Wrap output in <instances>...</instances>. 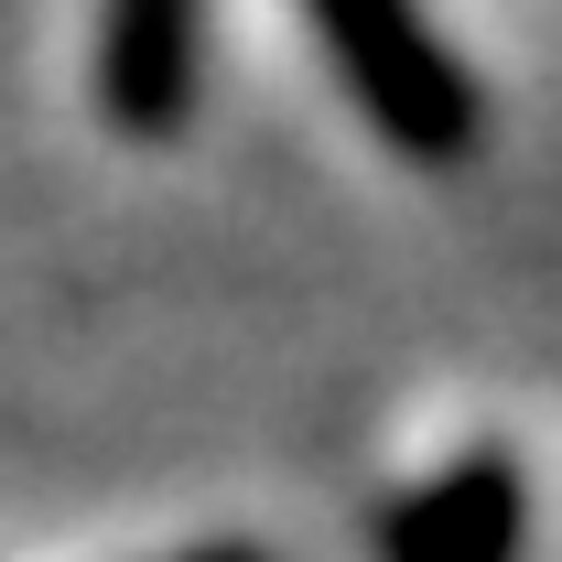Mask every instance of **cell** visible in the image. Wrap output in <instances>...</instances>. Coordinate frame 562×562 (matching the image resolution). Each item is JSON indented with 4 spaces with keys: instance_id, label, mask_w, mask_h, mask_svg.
<instances>
[{
    "instance_id": "4",
    "label": "cell",
    "mask_w": 562,
    "mask_h": 562,
    "mask_svg": "<svg viewBox=\"0 0 562 562\" xmlns=\"http://www.w3.org/2000/svg\"><path fill=\"white\" fill-rule=\"evenodd\" d=\"M184 562H271V552H249V541H206V552H184Z\"/></svg>"
},
{
    "instance_id": "2",
    "label": "cell",
    "mask_w": 562,
    "mask_h": 562,
    "mask_svg": "<svg viewBox=\"0 0 562 562\" xmlns=\"http://www.w3.org/2000/svg\"><path fill=\"white\" fill-rule=\"evenodd\" d=\"M206 76V0H98V109L109 131H184Z\"/></svg>"
},
{
    "instance_id": "3",
    "label": "cell",
    "mask_w": 562,
    "mask_h": 562,
    "mask_svg": "<svg viewBox=\"0 0 562 562\" xmlns=\"http://www.w3.org/2000/svg\"><path fill=\"white\" fill-rule=\"evenodd\" d=\"M530 530V497L508 454H454L432 487H412L401 508H379V562H508Z\"/></svg>"
},
{
    "instance_id": "1",
    "label": "cell",
    "mask_w": 562,
    "mask_h": 562,
    "mask_svg": "<svg viewBox=\"0 0 562 562\" xmlns=\"http://www.w3.org/2000/svg\"><path fill=\"white\" fill-rule=\"evenodd\" d=\"M303 11H314L347 98L379 120L390 151H412V162H465L476 151L487 98H476V76L454 66V44L422 22V0H303Z\"/></svg>"
}]
</instances>
